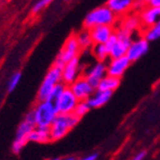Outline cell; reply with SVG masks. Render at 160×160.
Wrapping results in <instances>:
<instances>
[{"label":"cell","instance_id":"obj_1","mask_svg":"<svg viewBox=\"0 0 160 160\" xmlns=\"http://www.w3.org/2000/svg\"><path fill=\"white\" fill-rule=\"evenodd\" d=\"M80 118L74 113H58L49 126L51 141L63 139L73 128L78 126Z\"/></svg>","mask_w":160,"mask_h":160},{"label":"cell","instance_id":"obj_2","mask_svg":"<svg viewBox=\"0 0 160 160\" xmlns=\"http://www.w3.org/2000/svg\"><path fill=\"white\" fill-rule=\"evenodd\" d=\"M32 111L36 127H47V128H49L54 119L58 114L55 103L49 101V100L39 101Z\"/></svg>","mask_w":160,"mask_h":160},{"label":"cell","instance_id":"obj_3","mask_svg":"<svg viewBox=\"0 0 160 160\" xmlns=\"http://www.w3.org/2000/svg\"><path fill=\"white\" fill-rule=\"evenodd\" d=\"M115 19H117V15L108 6H101V7L93 9L86 15L83 25H84V28H88V29L94 26H100V25L112 26L115 22Z\"/></svg>","mask_w":160,"mask_h":160},{"label":"cell","instance_id":"obj_4","mask_svg":"<svg viewBox=\"0 0 160 160\" xmlns=\"http://www.w3.org/2000/svg\"><path fill=\"white\" fill-rule=\"evenodd\" d=\"M62 68L63 67L59 65L54 64L53 66L49 68L47 72L46 76L44 78L43 82L40 84L39 90L37 93V99L38 101H43V100H47L48 95L51 93L52 88H54L55 84L62 82Z\"/></svg>","mask_w":160,"mask_h":160},{"label":"cell","instance_id":"obj_5","mask_svg":"<svg viewBox=\"0 0 160 160\" xmlns=\"http://www.w3.org/2000/svg\"><path fill=\"white\" fill-rule=\"evenodd\" d=\"M81 49L82 48H81L80 44H78V39H76V35H71L66 39L63 48L59 51L54 64L59 65V66L63 67V65L66 62H68L69 59L74 58V57H78V55L81 53Z\"/></svg>","mask_w":160,"mask_h":160},{"label":"cell","instance_id":"obj_6","mask_svg":"<svg viewBox=\"0 0 160 160\" xmlns=\"http://www.w3.org/2000/svg\"><path fill=\"white\" fill-rule=\"evenodd\" d=\"M78 102V98L74 95L72 90L68 86H66L61 96L55 102V107L58 113H73Z\"/></svg>","mask_w":160,"mask_h":160},{"label":"cell","instance_id":"obj_7","mask_svg":"<svg viewBox=\"0 0 160 160\" xmlns=\"http://www.w3.org/2000/svg\"><path fill=\"white\" fill-rule=\"evenodd\" d=\"M68 88L72 90V92L74 93V95L78 98V101L88 100V98L93 94V92L96 90V88H94L93 86L90 84V82L86 80L85 76H80V78H78L71 85H68Z\"/></svg>","mask_w":160,"mask_h":160},{"label":"cell","instance_id":"obj_8","mask_svg":"<svg viewBox=\"0 0 160 160\" xmlns=\"http://www.w3.org/2000/svg\"><path fill=\"white\" fill-rule=\"evenodd\" d=\"M80 72L81 65L78 57L69 59L63 65V68H62V82L65 85H71L76 78H80Z\"/></svg>","mask_w":160,"mask_h":160},{"label":"cell","instance_id":"obj_9","mask_svg":"<svg viewBox=\"0 0 160 160\" xmlns=\"http://www.w3.org/2000/svg\"><path fill=\"white\" fill-rule=\"evenodd\" d=\"M148 51H149V42L144 37H141L131 42L126 55L131 62H136L144 56Z\"/></svg>","mask_w":160,"mask_h":160},{"label":"cell","instance_id":"obj_10","mask_svg":"<svg viewBox=\"0 0 160 160\" xmlns=\"http://www.w3.org/2000/svg\"><path fill=\"white\" fill-rule=\"evenodd\" d=\"M130 64L131 61L127 57V55L117 57V58H111V62L107 65V74L121 78Z\"/></svg>","mask_w":160,"mask_h":160},{"label":"cell","instance_id":"obj_11","mask_svg":"<svg viewBox=\"0 0 160 160\" xmlns=\"http://www.w3.org/2000/svg\"><path fill=\"white\" fill-rule=\"evenodd\" d=\"M105 74H107V64H105L104 62L99 61L98 63H95L93 66L90 67V68L86 71L84 76H85L86 80L90 82V84H91L94 88H98V84H99L100 81H101V78H103Z\"/></svg>","mask_w":160,"mask_h":160},{"label":"cell","instance_id":"obj_12","mask_svg":"<svg viewBox=\"0 0 160 160\" xmlns=\"http://www.w3.org/2000/svg\"><path fill=\"white\" fill-rule=\"evenodd\" d=\"M88 30H90V34H91L93 44H105L108 42V39L111 37V35L114 32L111 25L94 26Z\"/></svg>","mask_w":160,"mask_h":160},{"label":"cell","instance_id":"obj_13","mask_svg":"<svg viewBox=\"0 0 160 160\" xmlns=\"http://www.w3.org/2000/svg\"><path fill=\"white\" fill-rule=\"evenodd\" d=\"M139 18H140L141 25H143L146 28L151 27L160 19V7L149 5V7L142 9Z\"/></svg>","mask_w":160,"mask_h":160},{"label":"cell","instance_id":"obj_14","mask_svg":"<svg viewBox=\"0 0 160 160\" xmlns=\"http://www.w3.org/2000/svg\"><path fill=\"white\" fill-rule=\"evenodd\" d=\"M112 91H103V90H98L96 88V91H94L93 94L86 101L88 102L91 109L101 108L110 101L111 96H112Z\"/></svg>","mask_w":160,"mask_h":160},{"label":"cell","instance_id":"obj_15","mask_svg":"<svg viewBox=\"0 0 160 160\" xmlns=\"http://www.w3.org/2000/svg\"><path fill=\"white\" fill-rule=\"evenodd\" d=\"M28 141L36 143H47L51 141L49 128L47 127H35L28 136Z\"/></svg>","mask_w":160,"mask_h":160},{"label":"cell","instance_id":"obj_16","mask_svg":"<svg viewBox=\"0 0 160 160\" xmlns=\"http://www.w3.org/2000/svg\"><path fill=\"white\" fill-rule=\"evenodd\" d=\"M134 0H108L107 6L115 15L127 13L133 7Z\"/></svg>","mask_w":160,"mask_h":160},{"label":"cell","instance_id":"obj_17","mask_svg":"<svg viewBox=\"0 0 160 160\" xmlns=\"http://www.w3.org/2000/svg\"><path fill=\"white\" fill-rule=\"evenodd\" d=\"M120 78H115L112 75L105 74L101 78L100 83L98 84V90H103V91H115L119 85H120Z\"/></svg>","mask_w":160,"mask_h":160},{"label":"cell","instance_id":"obj_18","mask_svg":"<svg viewBox=\"0 0 160 160\" xmlns=\"http://www.w3.org/2000/svg\"><path fill=\"white\" fill-rule=\"evenodd\" d=\"M130 43H127L124 40L118 39L114 43V45L109 49V56L111 58H117V57L124 56L128 51V47Z\"/></svg>","mask_w":160,"mask_h":160},{"label":"cell","instance_id":"obj_19","mask_svg":"<svg viewBox=\"0 0 160 160\" xmlns=\"http://www.w3.org/2000/svg\"><path fill=\"white\" fill-rule=\"evenodd\" d=\"M76 39H78V44H80L82 49H86L93 46V40H92L91 34L88 28L82 29L78 35H76Z\"/></svg>","mask_w":160,"mask_h":160},{"label":"cell","instance_id":"obj_20","mask_svg":"<svg viewBox=\"0 0 160 160\" xmlns=\"http://www.w3.org/2000/svg\"><path fill=\"white\" fill-rule=\"evenodd\" d=\"M92 53L98 61L104 62L109 57V51H108L105 44H93Z\"/></svg>","mask_w":160,"mask_h":160},{"label":"cell","instance_id":"obj_21","mask_svg":"<svg viewBox=\"0 0 160 160\" xmlns=\"http://www.w3.org/2000/svg\"><path fill=\"white\" fill-rule=\"evenodd\" d=\"M144 38L148 42H153L160 38V19L156 22L155 25H152L151 27H148L146 32H144Z\"/></svg>","mask_w":160,"mask_h":160},{"label":"cell","instance_id":"obj_22","mask_svg":"<svg viewBox=\"0 0 160 160\" xmlns=\"http://www.w3.org/2000/svg\"><path fill=\"white\" fill-rule=\"evenodd\" d=\"M140 25H141V22H140V18H139V17H136V16L128 17V18L124 19L123 22H122L123 28H126V29L130 30V32H133L134 30L138 29Z\"/></svg>","mask_w":160,"mask_h":160},{"label":"cell","instance_id":"obj_23","mask_svg":"<svg viewBox=\"0 0 160 160\" xmlns=\"http://www.w3.org/2000/svg\"><path fill=\"white\" fill-rule=\"evenodd\" d=\"M65 88H66V85H65L63 82H59V83H57V84H55L54 88H52V91H51V93H49V95H48L47 100H49V101L55 103V102L57 101V99L61 96V94L63 93Z\"/></svg>","mask_w":160,"mask_h":160},{"label":"cell","instance_id":"obj_24","mask_svg":"<svg viewBox=\"0 0 160 160\" xmlns=\"http://www.w3.org/2000/svg\"><path fill=\"white\" fill-rule=\"evenodd\" d=\"M91 110V107H90V104L86 100L84 101H78V104H76V107H75V110H74V114L78 115L80 119H82L83 117L85 114H88V111Z\"/></svg>","mask_w":160,"mask_h":160},{"label":"cell","instance_id":"obj_25","mask_svg":"<svg viewBox=\"0 0 160 160\" xmlns=\"http://www.w3.org/2000/svg\"><path fill=\"white\" fill-rule=\"evenodd\" d=\"M20 81H22V73L20 72H17L15 73V74L11 75V78H9L8 81V85H7V91L10 93V92H12L15 88L18 86V84L20 83Z\"/></svg>","mask_w":160,"mask_h":160},{"label":"cell","instance_id":"obj_26","mask_svg":"<svg viewBox=\"0 0 160 160\" xmlns=\"http://www.w3.org/2000/svg\"><path fill=\"white\" fill-rule=\"evenodd\" d=\"M53 1L54 0H38L37 2L34 5V7H32V13H37V12H39V11H42L43 9H45L47 6L51 5Z\"/></svg>","mask_w":160,"mask_h":160},{"label":"cell","instance_id":"obj_27","mask_svg":"<svg viewBox=\"0 0 160 160\" xmlns=\"http://www.w3.org/2000/svg\"><path fill=\"white\" fill-rule=\"evenodd\" d=\"M146 157H147V151L142 150V151H139L138 153H137V155L134 156L133 159L134 160H143Z\"/></svg>","mask_w":160,"mask_h":160},{"label":"cell","instance_id":"obj_28","mask_svg":"<svg viewBox=\"0 0 160 160\" xmlns=\"http://www.w3.org/2000/svg\"><path fill=\"white\" fill-rule=\"evenodd\" d=\"M82 159L83 160H96V159H99V153H98V152H94V153H91V155L83 157Z\"/></svg>","mask_w":160,"mask_h":160},{"label":"cell","instance_id":"obj_29","mask_svg":"<svg viewBox=\"0 0 160 160\" xmlns=\"http://www.w3.org/2000/svg\"><path fill=\"white\" fill-rule=\"evenodd\" d=\"M148 5L150 6H155V7H160V0H150Z\"/></svg>","mask_w":160,"mask_h":160},{"label":"cell","instance_id":"obj_30","mask_svg":"<svg viewBox=\"0 0 160 160\" xmlns=\"http://www.w3.org/2000/svg\"><path fill=\"white\" fill-rule=\"evenodd\" d=\"M143 1H144V3H148L150 1V0H143Z\"/></svg>","mask_w":160,"mask_h":160},{"label":"cell","instance_id":"obj_31","mask_svg":"<svg viewBox=\"0 0 160 160\" xmlns=\"http://www.w3.org/2000/svg\"><path fill=\"white\" fill-rule=\"evenodd\" d=\"M65 1H69V0H65Z\"/></svg>","mask_w":160,"mask_h":160}]
</instances>
